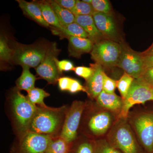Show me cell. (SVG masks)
Returning a JSON list of instances; mask_svg holds the SVG:
<instances>
[{
  "mask_svg": "<svg viewBox=\"0 0 153 153\" xmlns=\"http://www.w3.org/2000/svg\"><path fill=\"white\" fill-rule=\"evenodd\" d=\"M36 114L29 127L28 131L48 135L59 136L61 132L67 112L66 105L59 108L38 106Z\"/></svg>",
  "mask_w": 153,
  "mask_h": 153,
  "instance_id": "6da1fadb",
  "label": "cell"
},
{
  "mask_svg": "<svg viewBox=\"0 0 153 153\" xmlns=\"http://www.w3.org/2000/svg\"><path fill=\"white\" fill-rule=\"evenodd\" d=\"M10 101L14 123L19 136L28 131L38 107L32 104L18 88L12 93Z\"/></svg>",
  "mask_w": 153,
  "mask_h": 153,
  "instance_id": "7a4b0ae2",
  "label": "cell"
},
{
  "mask_svg": "<svg viewBox=\"0 0 153 153\" xmlns=\"http://www.w3.org/2000/svg\"><path fill=\"white\" fill-rule=\"evenodd\" d=\"M108 135V142L123 153H139L135 138L130 126L123 119H120Z\"/></svg>",
  "mask_w": 153,
  "mask_h": 153,
  "instance_id": "3957f363",
  "label": "cell"
},
{
  "mask_svg": "<svg viewBox=\"0 0 153 153\" xmlns=\"http://www.w3.org/2000/svg\"><path fill=\"white\" fill-rule=\"evenodd\" d=\"M49 46L41 44L27 45L17 44L13 49V61L22 66L37 68L44 60Z\"/></svg>",
  "mask_w": 153,
  "mask_h": 153,
  "instance_id": "277c9868",
  "label": "cell"
},
{
  "mask_svg": "<svg viewBox=\"0 0 153 153\" xmlns=\"http://www.w3.org/2000/svg\"><path fill=\"white\" fill-rule=\"evenodd\" d=\"M123 100L119 117L125 119L129 110L136 104H144L148 101H153V87L141 79H134L126 97Z\"/></svg>",
  "mask_w": 153,
  "mask_h": 153,
  "instance_id": "5b68a950",
  "label": "cell"
},
{
  "mask_svg": "<svg viewBox=\"0 0 153 153\" xmlns=\"http://www.w3.org/2000/svg\"><path fill=\"white\" fill-rule=\"evenodd\" d=\"M121 52V44L115 41L104 40L94 44L91 55L96 63L111 68L117 66Z\"/></svg>",
  "mask_w": 153,
  "mask_h": 153,
  "instance_id": "8992f818",
  "label": "cell"
},
{
  "mask_svg": "<svg viewBox=\"0 0 153 153\" xmlns=\"http://www.w3.org/2000/svg\"><path fill=\"white\" fill-rule=\"evenodd\" d=\"M54 137L27 131L19 136L11 153H46Z\"/></svg>",
  "mask_w": 153,
  "mask_h": 153,
  "instance_id": "52a82bcc",
  "label": "cell"
},
{
  "mask_svg": "<svg viewBox=\"0 0 153 153\" xmlns=\"http://www.w3.org/2000/svg\"><path fill=\"white\" fill-rule=\"evenodd\" d=\"M85 106L84 102L75 100L67 109L60 134V136L67 142L71 143L76 140L77 130Z\"/></svg>",
  "mask_w": 153,
  "mask_h": 153,
  "instance_id": "ba28073f",
  "label": "cell"
},
{
  "mask_svg": "<svg viewBox=\"0 0 153 153\" xmlns=\"http://www.w3.org/2000/svg\"><path fill=\"white\" fill-rule=\"evenodd\" d=\"M121 52L117 66L134 79H138L146 70L143 56L125 44H121Z\"/></svg>",
  "mask_w": 153,
  "mask_h": 153,
  "instance_id": "9c48e42d",
  "label": "cell"
},
{
  "mask_svg": "<svg viewBox=\"0 0 153 153\" xmlns=\"http://www.w3.org/2000/svg\"><path fill=\"white\" fill-rule=\"evenodd\" d=\"M59 52L57 44L52 43L49 45L44 60L36 68L37 74L49 84H55L60 78L61 74L57 68L56 63V59Z\"/></svg>",
  "mask_w": 153,
  "mask_h": 153,
  "instance_id": "30bf717a",
  "label": "cell"
},
{
  "mask_svg": "<svg viewBox=\"0 0 153 153\" xmlns=\"http://www.w3.org/2000/svg\"><path fill=\"white\" fill-rule=\"evenodd\" d=\"M133 124L143 146L148 153H153V112L139 114Z\"/></svg>",
  "mask_w": 153,
  "mask_h": 153,
  "instance_id": "8fae6325",
  "label": "cell"
},
{
  "mask_svg": "<svg viewBox=\"0 0 153 153\" xmlns=\"http://www.w3.org/2000/svg\"><path fill=\"white\" fill-rule=\"evenodd\" d=\"M92 17L97 27L103 38L111 41H117V28L111 15L94 12Z\"/></svg>",
  "mask_w": 153,
  "mask_h": 153,
  "instance_id": "7c38bea8",
  "label": "cell"
},
{
  "mask_svg": "<svg viewBox=\"0 0 153 153\" xmlns=\"http://www.w3.org/2000/svg\"><path fill=\"white\" fill-rule=\"evenodd\" d=\"M112 123V117L107 111H100L94 114L88 121L87 127L92 134L96 136L105 134Z\"/></svg>",
  "mask_w": 153,
  "mask_h": 153,
  "instance_id": "4fadbf2b",
  "label": "cell"
},
{
  "mask_svg": "<svg viewBox=\"0 0 153 153\" xmlns=\"http://www.w3.org/2000/svg\"><path fill=\"white\" fill-rule=\"evenodd\" d=\"M93 68L92 76L86 81L85 88L86 93L91 98H97L103 90V73L102 66L97 63L90 64Z\"/></svg>",
  "mask_w": 153,
  "mask_h": 153,
  "instance_id": "5bb4252c",
  "label": "cell"
},
{
  "mask_svg": "<svg viewBox=\"0 0 153 153\" xmlns=\"http://www.w3.org/2000/svg\"><path fill=\"white\" fill-rule=\"evenodd\" d=\"M68 40V52L70 56L79 57L84 53L91 52L94 44L87 38L69 37Z\"/></svg>",
  "mask_w": 153,
  "mask_h": 153,
  "instance_id": "9a60e30c",
  "label": "cell"
},
{
  "mask_svg": "<svg viewBox=\"0 0 153 153\" xmlns=\"http://www.w3.org/2000/svg\"><path fill=\"white\" fill-rule=\"evenodd\" d=\"M74 22L84 29L88 35V39L93 42L94 44L102 41L103 36L97 27L92 16H76Z\"/></svg>",
  "mask_w": 153,
  "mask_h": 153,
  "instance_id": "2e32d148",
  "label": "cell"
},
{
  "mask_svg": "<svg viewBox=\"0 0 153 153\" xmlns=\"http://www.w3.org/2000/svg\"><path fill=\"white\" fill-rule=\"evenodd\" d=\"M17 1L19 3V7L26 16L41 26L45 27H50V25L44 20L41 9L36 3L24 0H18Z\"/></svg>",
  "mask_w": 153,
  "mask_h": 153,
  "instance_id": "e0dca14e",
  "label": "cell"
},
{
  "mask_svg": "<svg viewBox=\"0 0 153 153\" xmlns=\"http://www.w3.org/2000/svg\"><path fill=\"white\" fill-rule=\"evenodd\" d=\"M96 99L97 104L105 109L117 111H121L122 108V98L115 93H107L102 91Z\"/></svg>",
  "mask_w": 153,
  "mask_h": 153,
  "instance_id": "ac0fdd59",
  "label": "cell"
},
{
  "mask_svg": "<svg viewBox=\"0 0 153 153\" xmlns=\"http://www.w3.org/2000/svg\"><path fill=\"white\" fill-rule=\"evenodd\" d=\"M41 9L44 20L53 28L60 30L63 26L60 24L59 20L53 9L49 5L47 1H33Z\"/></svg>",
  "mask_w": 153,
  "mask_h": 153,
  "instance_id": "d6986e66",
  "label": "cell"
},
{
  "mask_svg": "<svg viewBox=\"0 0 153 153\" xmlns=\"http://www.w3.org/2000/svg\"><path fill=\"white\" fill-rule=\"evenodd\" d=\"M52 32L55 35L61 36L63 38L76 37L88 38L87 33L80 25L75 22L63 26V28L60 30L53 28Z\"/></svg>",
  "mask_w": 153,
  "mask_h": 153,
  "instance_id": "ffe728a7",
  "label": "cell"
},
{
  "mask_svg": "<svg viewBox=\"0 0 153 153\" xmlns=\"http://www.w3.org/2000/svg\"><path fill=\"white\" fill-rule=\"evenodd\" d=\"M22 74L16 81L17 88L20 90L28 91L35 87L36 78L30 72V67L26 66H22Z\"/></svg>",
  "mask_w": 153,
  "mask_h": 153,
  "instance_id": "44dd1931",
  "label": "cell"
},
{
  "mask_svg": "<svg viewBox=\"0 0 153 153\" xmlns=\"http://www.w3.org/2000/svg\"><path fill=\"white\" fill-rule=\"evenodd\" d=\"M57 16L62 26L75 22V16L71 11L59 5L55 1H47Z\"/></svg>",
  "mask_w": 153,
  "mask_h": 153,
  "instance_id": "7402d4cb",
  "label": "cell"
},
{
  "mask_svg": "<svg viewBox=\"0 0 153 153\" xmlns=\"http://www.w3.org/2000/svg\"><path fill=\"white\" fill-rule=\"evenodd\" d=\"M72 143H69L60 135L53 137L46 153H70Z\"/></svg>",
  "mask_w": 153,
  "mask_h": 153,
  "instance_id": "603a6c76",
  "label": "cell"
},
{
  "mask_svg": "<svg viewBox=\"0 0 153 153\" xmlns=\"http://www.w3.org/2000/svg\"><path fill=\"white\" fill-rule=\"evenodd\" d=\"M50 96V94L43 89L35 87L27 91V97L32 104L39 106H45L44 99Z\"/></svg>",
  "mask_w": 153,
  "mask_h": 153,
  "instance_id": "cb8c5ba5",
  "label": "cell"
},
{
  "mask_svg": "<svg viewBox=\"0 0 153 153\" xmlns=\"http://www.w3.org/2000/svg\"><path fill=\"white\" fill-rule=\"evenodd\" d=\"M13 49L9 46L7 38L1 35L0 38V57L1 60L4 62L13 61Z\"/></svg>",
  "mask_w": 153,
  "mask_h": 153,
  "instance_id": "d4e9b609",
  "label": "cell"
},
{
  "mask_svg": "<svg viewBox=\"0 0 153 153\" xmlns=\"http://www.w3.org/2000/svg\"><path fill=\"white\" fill-rule=\"evenodd\" d=\"M134 78L125 72L120 79L118 80L117 88L121 95L123 100L126 97L130 88Z\"/></svg>",
  "mask_w": 153,
  "mask_h": 153,
  "instance_id": "484cf974",
  "label": "cell"
},
{
  "mask_svg": "<svg viewBox=\"0 0 153 153\" xmlns=\"http://www.w3.org/2000/svg\"><path fill=\"white\" fill-rule=\"evenodd\" d=\"M75 16H92L94 11L91 4L84 2L83 1H76V4L71 11Z\"/></svg>",
  "mask_w": 153,
  "mask_h": 153,
  "instance_id": "4316f807",
  "label": "cell"
},
{
  "mask_svg": "<svg viewBox=\"0 0 153 153\" xmlns=\"http://www.w3.org/2000/svg\"><path fill=\"white\" fill-rule=\"evenodd\" d=\"M94 153H121L105 140L94 142Z\"/></svg>",
  "mask_w": 153,
  "mask_h": 153,
  "instance_id": "83f0119b",
  "label": "cell"
},
{
  "mask_svg": "<svg viewBox=\"0 0 153 153\" xmlns=\"http://www.w3.org/2000/svg\"><path fill=\"white\" fill-rule=\"evenodd\" d=\"M91 5L95 12L111 15V5L107 0H92Z\"/></svg>",
  "mask_w": 153,
  "mask_h": 153,
  "instance_id": "f1b7e54d",
  "label": "cell"
},
{
  "mask_svg": "<svg viewBox=\"0 0 153 153\" xmlns=\"http://www.w3.org/2000/svg\"><path fill=\"white\" fill-rule=\"evenodd\" d=\"M70 153H94V143L83 141L79 144L74 150L71 148Z\"/></svg>",
  "mask_w": 153,
  "mask_h": 153,
  "instance_id": "f546056e",
  "label": "cell"
},
{
  "mask_svg": "<svg viewBox=\"0 0 153 153\" xmlns=\"http://www.w3.org/2000/svg\"><path fill=\"white\" fill-rule=\"evenodd\" d=\"M117 81L110 78L105 74L104 71L103 73V91L108 94L114 93L115 90L117 87Z\"/></svg>",
  "mask_w": 153,
  "mask_h": 153,
  "instance_id": "4dcf8cb0",
  "label": "cell"
},
{
  "mask_svg": "<svg viewBox=\"0 0 153 153\" xmlns=\"http://www.w3.org/2000/svg\"><path fill=\"white\" fill-rule=\"evenodd\" d=\"M74 71L76 75L84 78L86 81L91 77L93 73V68L91 66H77L74 68Z\"/></svg>",
  "mask_w": 153,
  "mask_h": 153,
  "instance_id": "1f68e13d",
  "label": "cell"
},
{
  "mask_svg": "<svg viewBox=\"0 0 153 153\" xmlns=\"http://www.w3.org/2000/svg\"><path fill=\"white\" fill-rule=\"evenodd\" d=\"M56 65L59 72L62 74L63 71H68L73 70L75 67L71 61L67 60H59L56 59Z\"/></svg>",
  "mask_w": 153,
  "mask_h": 153,
  "instance_id": "d6a6232c",
  "label": "cell"
},
{
  "mask_svg": "<svg viewBox=\"0 0 153 153\" xmlns=\"http://www.w3.org/2000/svg\"><path fill=\"white\" fill-rule=\"evenodd\" d=\"M139 78L153 87V67L146 69Z\"/></svg>",
  "mask_w": 153,
  "mask_h": 153,
  "instance_id": "836d02e7",
  "label": "cell"
},
{
  "mask_svg": "<svg viewBox=\"0 0 153 153\" xmlns=\"http://www.w3.org/2000/svg\"><path fill=\"white\" fill-rule=\"evenodd\" d=\"M68 91L71 93H75L80 91L86 93L85 87L82 86L78 80L73 78L71 80Z\"/></svg>",
  "mask_w": 153,
  "mask_h": 153,
  "instance_id": "e575fe53",
  "label": "cell"
},
{
  "mask_svg": "<svg viewBox=\"0 0 153 153\" xmlns=\"http://www.w3.org/2000/svg\"><path fill=\"white\" fill-rule=\"evenodd\" d=\"M72 79L67 76L60 77L58 80V86L60 90L62 91H68Z\"/></svg>",
  "mask_w": 153,
  "mask_h": 153,
  "instance_id": "d590c367",
  "label": "cell"
},
{
  "mask_svg": "<svg viewBox=\"0 0 153 153\" xmlns=\"http://www.w3.org/2000/svg\"><path fill=\"white\" fill-rule=\"evenodd\" d=\"M56 2L64 8L71 11L76 4L75 0H55Z\"/></svg>",
  "mask_w": 153,
  "mask_h": 153,
  "instance_id": "8d00e7d4",
  "label": "cell"
},
{
  "mask_svg": "<svg viewBox=\"0 0 153 153\" xmlns=\"http://www.w3.org/2000/svg\"><path fill=\"white\" fill-rule=\"evenodd\" d=\"M145 69L153 67V55H143Z\"/></svg>",
  "mask_w": 153,
  "mask_h": 153,
  "instance_id": "74e56055",
  "label": "cell"
},
{
  "mask_svg": "<svg viewBox=\"0 0 153 153\" xmlns=\"http://www.w3.org/2000/svg\"><path fill=\"white\" fill-rule=\"evenodd\" d=\"M143 55H153V44L150 48L148 49L144 53H141Z\"/></svg>",
  "mask_w": 153,
  "mask_h": 153,
  "instance_id": "f35d334b",
  "label": "cell"
},
{
  "mask_svg": "<svg viewBox=\"0 0 153 153\" xmlns=\"http://www.w3.org/2000/svg\"><path fill=\"white\" fill-rule=\"evenodd\" d=\"M82 1L84 2L89 4H91V2H92V0H83Z\"/></svg>",
  "mask_w": 153,
  "mask_h": 153,
  "instance_id": "ab89813d",
  "label": "cell"
},
{
  "mask_svg": "<svg viewBox=\"0 0 153 153\" xmlns=\"http://www.w3.org/2000/svg\"><path fill=\"white\" fill-rule=\"evenodd\" d=\"M143 153V152H142V153Z\"/></svg>",
  "mask_w": 153,
  "mask_h": 153,
  "instance_id": "60d3db41",
  "label": "cell"
}]
</instances>
